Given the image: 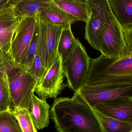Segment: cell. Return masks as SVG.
Instances as JSON below:
<instances>
[{
	"label": "cell",
	"instance_id": "10",
	"mask_svg": "<svg viewBox=\"0 0 132 132\" xmlns=\"http://www.w3.org/2000/svg\"><path fill=\"white\" fill-rule=\"evenodd\" d=\"M61 58L54 63L43 80L37 85L35 92L41 98H56L67 86L64 82V78Z\"/></svg>",
	"mask_w": 132,
	"mask_h": 132
},
{
	"label": "cell",
	"instance_id": "19",
	"mask_svg": "<svg viewBox=\"0 0 132 132\" xmlns=\"http://www.w3.org/2000/svg\"><path fill=\"white\" fill-rule=\"evenodd\" d=\"M78 40L72 33L71 25L66 26L63 28L58 47V53L59 57L61 58L62 63L67 60L75 47Z\"/></svg>",
	"mask_w": 132,
	"mask_h": 132
},
{
	"label": "cell",
	"instance_id": "17",
	"mask_svg": "<svg viewBox=\"0 0 132 132\" xmlns=\"http://www.w3.org/2000/svg\"><path fill=\"white\" fill-rule=\"evenodd\" d=\"M111 12L122 27L132 26V0H108Z\"/></svg>",
	"mask_w": 132,
	"mask_h": 132
},
{
	"label": "cell",
	"instance_id": "5",
	"mask_svg": "<svg viewBox=\"0 0 132 132\" xmlns=\"http://www.w3.org/2000/svg\"><path fill=\"white\" fill-rule=\"evenodd\" d=\"M9 81L11 109H25L30 112L37 80L27 70L20 69L9 76Z\"/></svg>",
	"mask_w": 132,
	"mask_h": 132
},
{
	"label": "cell",
	"instance_id": "15",
	"mask_svg": "<svg viewBox=\"0 0 132 132\" xmlns=\"http://www.w3.org/2000/svg\"><path fill=\"white\" fill-rule=\"evenodd\" d=\"M50 108L46 100L34 95L33 105L30 114L36 129H42L49 124Z\"/></svg>",
	"mask_w": 132,
	"mask_h": 132
},
{
	"label": "cell",
	"instance_id": "7",
	"mask_svg": "<svg viewBox=\"0 0 132 132\" xmlns=\"http://www.w3.org/2000/svg\"><path fill=\"white\" fill-rule=\"evenodd\" d=\"M37 20L38 29L37 55L48 72L60 57L58 53L59 43L62 30L66 26H55Z\"/></svg>",
	"mask_w": 132,
	"mask_h": 132
},
{
	"label": "cell",
	"instance_id": "11",
	"mask_svg": "<svg viewBox=\"0 0 132 132\" xmlns=\"http://www.w3.org/2000/svg\"><path fill=\"white\" fill-rule=\"evenodd\" d=\"M20 21L11 0L6 6L0 10V45L9 55L13 37Z\"/></svg>",
	"mask_w": 132,
	"mask_h": 132
},
{
	"label": "cell",
	"instance_id": "16",
	"mask_svg": "<svg viewBox=\"0 0 132 132\" xmlns=\"http://www.w3.org/2000/svg\"><path fill=\"white\" fill-rule=\"evenodd\" d=\"M12 2L15 12L20 20L28 17L36 16L48 6L51 0H15Z\"/></svg>",
	"mask_w": 132,
	"mask_h": 132
},
{
	"label": "cell",
	"instance_id": "28",
	"mask_svg": "<svg viewBox=\"0 0 132 132\" xmlns=\"http://www.w3.org/2000/svg\"><path fill=\"white\" fill-rule=\"evenodd\" d=\"M0 52H4V51L3 50V49H2V47H1V45H0Z\"/></svg>",
	"mask_w": 132,
	"mask_h": 132
},
{
	"label": "cell",
	"instance_id": "14",
	"mask_svg": "<svg viewBox=\"0 0 132 132\" xmlns=\"http://www.w3.org/2000/svg\"><path fill=\"white\" fill-rule=\"evenodd\" d=\"M65 12L78 21L86 23L90 18L91 10L87 0H52Z\"/></svg>",
	"mask_w": 132,
	"mask_h": 132
},
{
	"label": "cell",
	"instance_id": "26",
	"mask_svg": "<svg viewBox=\"0 0 132 132\" xmlns=\"http://www.w3.org/2000/svg\"><path fill=\"white\" fill-rule=\"evenodd\" d=\"M122 28L127 49L132 51V26Z\"/></svg>",
	"mask_w": 132,
	"mask_h": 132
},
{
	"label": "cell",
	"instance_id": "9",
	"mask_svg": "<svg viewBox=\"0 0 132 132\" xmlns=\"http://www.w3.org/2000/svg\"><path fill=\"white\" fill-rule=\"evenodd\" d=\"M100 51L110 57L120 58L132 54L127 49L122 27L112 13L103 35Z\"/></svg>",
	"mask_w": 132,
	"mask_h": 132
},
{
	"label": "cell",
	"instance_id": "22",
	"mask_svg": "<svg viewBox=\"0 0 132 132\" xmlns=\"http://www.w3.org/2000/svg\"><path fill=\"white\" fill-rule=\"evenodd\" d=\"M22 132H38L28 110L22 108L12 109Z\"/></svg>",
	"mask_w": 132,
	"mask_h": 132
},
{
	"label": "cell",
	"instance_id": "6",
	"mask_svg": "<svg viewBox=\"0 0 132 132\" xmlns=\"http://www.w3.org/2000/svg\"><path fill=\"white\" fill-rule=\"evenodd\" d=\"M91 14L86 23L85 38L94 49L100 51L105 28L112 14L108 0H87Z\"/></svg>",
	"mask_w": 132,
	"mask_h": 132
},
{
	"label": "cell",
	"instance_id": "21",
	"mask_svg": "<svg viewBox=\"0 0 132 132\" xmlns=\"http://www.w3.org/2000/svg\"><path fill=\"white\" fill-rule=\"evenodd\" d=\"M0 132H22L11 109L0 112Z\"/></svg>",
	"mask_w": 132,
	"mask_h": 132
},
{
	"label": "cell",
	"instance_id": "4",
	"mask_svg": "<svg viewBox=\"0 0 132 132\" xmlns=\"http://www.w3.org/2000/svg\"><path fill=\"white\" fill-rule=\"evenodd\" d=\"M91 60L84 46L78 40L71 54L63 63L67 86L75 92L78 91L85 83Z\"/></svg>",
	"mask_w": 132,
	"mask_h": 132
},
{
	"label": "cell",
	"instance_id": "1",
	"mask_svg": "<svg viewBox=\"0 0 132 132\" xmlns=\"http://www.w3.org/2000/svg\"><path fill=\"white\" fill-rule=\"evenodd\" d=\"M50 113L58 132H104L90 107L72 98L55 100Z\"/></svg>",
	"mask_w": 132,
	"mask_h": 132
},
{
	"label": "cell",
	"instance_id": "2",
	"mask_svg": "<svg viewBox=\"0 0 132 132\" xmlns=\"http://www.w3.org/2000/svg\"><path fill=\"white\" fill-rule=\"evenodd\" d=\"M132 83V54L120 58L101 54L92 59L85 83L88 85Z\"/></svg>",
	"mask_w": 132,
	"mask_h": 132
},
{
	"label": "cell",
	"instance_id": "12",
	"mask_svg": "<svg viewBox=\"0 0 132 132\" xmlns=\"http://www.w3.org/2000/svg\"><path fill=\"white\" fill-rule=\"evenodd\" d=\"M93 107L106 116L132 122V97L116 98L96 104Z\"/></svg>",
	"mask_w": 132,
	"mask_h": 132
},
{
	"label": "cell",
	"instance_id": "20",
	"mask_svg": "<svg viewBox=\"0 0 132 132\" xmlns=\"http://www.w3.org/2000/svg\"><path fill=\"white\" fill-rule=\"evenodd\" d=\"M9 76L7 72L0 71V112L11 109Z\"/></svg>",
	"mask_w": 132,
	"mask_h": 132
},
{
	"label": "cell",
	"instance_id": "18",
	"mask_svg": "<svg viewBox=\"0 0 132 132\" xmlns=\"http://www.w3.org/2000/svg\"><path fill=\"white\" fill-rule=\"evenodd\" d=\"M90 107L97 117L104 132H132V122H123L106 116L94 109Z\"/></svg>",
	"mask_w": 132,
	"mask_h": 132
},
{
	"label": "cell",
	"instance_id": "23",
	"mask_svg": "<svg viewBox=\"0 0 132 132\" xmlns=\"http://www.w3.org/2000/svg\"><path fill=\"white\" fill-rule=\"evenodd\" d=\"M38 24L35 30L33 37L28 50L27 57L23 68L25 70L30 69L32 66L35 56L37 55L38 43Z\"/></svg>",
	"mask_w": 132,
	"mask_h": 132
},
{
	"label": "cell",
	"instance_id": "27",
	"mask_svg": "<svg viewBox=\"0 0 132 132\" xmlns=\"http://www.w3.org/2000/svg\"><path fill=\"white\" fill-rule=\"evenodd\" d=\"M11 0H0V10L5 7L10 2Z\"/></svg>",
	"mask_w": 132,
	"mask_h": 132
},
{
	"label": "cell",
	"instance_id": "24",
	"mask_svg": "<svg viewBox=\"0 0 132 132\" xmlns=\"http://www.w3.org/2000/svg\"><path fill=\"white\" fill-rule=\"evenodd\" d=\"M27 70L37 80L38 84L42 81L47 72L43 66L40 58L38 55L35 56L31 68Z\"/></svg>",
	"mask_w": 132,
	"mask_h": 132
},
{
	"label": "cell",
	"instance_id": "13",
	"mask_svg": "<svg viewBox=\"0 0 132 132\" xmlns=\"http://www.w3.org/2000/svg\"><path fill=\"white\" fill-rule=\"evenodd\" d=\"M38 20L55 26L71 25L78 21L72 16L67 13L51 0L48 6L37 14Z\"/></svg>",
	"mask_w": 132,
	"mask_h": 132
},
{
	"label": "cell",
	"instance_id": "25",
	"mask_svg": "<svg viewBox=\"0 0 132 132\" xmlns=\"http://www.w3.org/2000/svg\"><path fill=\"white\" fill-rule=\"evenodd\" d=\"M16 69L13 62L9 54L0 52V71H6L8 73Z\"/></svg>",
	"mask_w": 132,
	"mask_h": 132
},
{
	"label": "cell",
	"instance_id": "3",
	"mask_svg": "<svg viewBox=\"0 0 132 132\" xmlns=\"http://www.w3.org/2000/svg\"><path fill=\"white\" fill-rule=\"evenodd\" d=\"M132 97V83L88 85L85 84L72 98L91 106L120 97Z\"/></svg>",
	"mask_w": 132,
	"mask_h": 132
},
{
	"label": "cell",
	"instance_id": "8",
	"mask_svg": "<svg viewBox=\"0 0 132 132\" xmlns=\"http://www.w3.org/2000/svg\"><path fill=\"white\" fill-rule=\"evenodd\" d=\"M37 23L36 16L22 18L15 30L10 55L16 69H23Z\"/></svg>",
	"mask_w": 132,
	"mask_h": 132
}]
</instances>
